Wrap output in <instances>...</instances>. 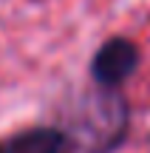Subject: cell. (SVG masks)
<instances>
[{
  "label": "cell",
  "mask_w": 150,
  "mask_h": 153,
  "mask_svg": "<svg viewBox=\"0 0 150 153\" xmlns=\"http://www.w3.org/2000/svg\"><path fill=\"white\" fill-rule=\"evenodd\" d=\"M136 62H139V51L130 40H108L99 51H96L94 62H91V74L99 85H119L133 74Z\"/></svg>",
  "instance_id": "1"
},
{
  "label": "cell",
  "mask_w": 150,
  "mask_h": 153,
  "mask_svg": "<svg viewBox=\"0 0 150 153\" xmlns=\"http://www.w3.org/2000/svg\"><path fill=\"white\" fill-rule=\"evenodd\" d=\"M62 136L57 128H34L26 131L9 145V153H60L62 150Z\"/></svg>",
  "instance_id": "2"
}]
</instances>
